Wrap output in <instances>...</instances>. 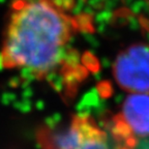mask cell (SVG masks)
<instances>
[{
    "label": "cell",
    "mask_w": 149,
    "mask_h": 149,
    "mask_svg": "<svg viewBox=\"0 0 149 149\" xmlns=\"http://www.w3.org/2000/svg\"><path fill=\"white\" fill-rule=\"evenodd\" d=\"M113 74L121 89L132 93H149V45L136 42L117 55Z\"/></svg>",
    "instance_id": "3957f363"
},
{
    "label": "cell",
    "mask_w": 149,
    "mask_h": 149,
    "mask_svg": "<svg viewBox=\"0 0 149 149\" xmlns=\"http://www.w3.org/2000/svg\"><path fill=\"white\" fill-rule=\"evenodd\" d=\"M45 149H109L107 135L91 117L76 115L66 126L45 137Z\"/></svg>",
    "instance_id": "7a4b0ae2"
},
{
    "label": "cell",
    "mask_w": 149,
    "mask_h": 149,
    "mask_svg": "<svg viewBox=\"0 0 149 149\" xmlns=\"http://www.w3.org/2000/svg\"><path fill=\"white\" fill-rule=\"evenodd\" d=\"M113 133L133 145L138 138L149 136V94L132 93L113 119Z\"/></svg>",
    "instance_id": "277c9868"
},
{
    "label": "cell",
    "mask_w": 149,
    "mask_h": 149,
    "mask_svg": "<svg viewBox=\"0 0 149 149\" xmlns=\"http://www.w3.org/2000/svg\"><path fill=\"white\" fill-rule=\"evenodd\" d=\"M79 25L58 0H15L2 35L1 65L47 78L66 58Z\"/></svg>",
    "instance_id": "6da1fadb"
}]
</instances>
